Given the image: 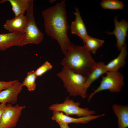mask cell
<instances>
[{
	"label": "cell",
	"mask_w": 128,
	"mask_h": 128,
	"mask_svg": "<svg viewBox=\"0 0 128 128\" xmlns=\"http://www.w3.org/2000/svg\"><path fill=\"white\" fill-rule=\"evenodd\" d=\"M114 21L115 25L114 31L112 32H106L108 35H115L117 41L116 46L118 50L120 51L125 44L126 37L127 36V33L128 29V23L124 19L119 22L117 16L114 17Z\"/></svg>",
	"instance_id": "cell-8"
},
{
	"label": "cell",
	"mask_w": 128,
	"mask_h": 128,
	"mask_svg": "<svg viewBox=\"0 0 128 128\" xmlns=\"http://www.w3.org/2000/svg\"><path fill=\"white\" fill-rule=\"evenodd\" d=\"M42 14L46 34L56 40L63 53L65 55L73 44L68 36L69 29L67 18L66 5L64 1L43 10Z\"/></svg>",
	"instance_id": "cell-1"
},
{
	"label": "cell",
	"mask_w": 128,
	"mask_h": 128,
	"mask_svg": "<svg viewBox=\"0 0 128 128\" xmlns=\"http://www.w3.org/2000/svg\"><path fill=\"white\" fill-rule=\"evenodd\" d=\"M25 105L19 106L17 104L13 106L6 104V107L0 119V128H13L17 125Z\"/></svg>",
	"instance_id": "cell-7"
},
{
	"label": "cell",
	"mask_w": 128,
	"mask_h": 128,
	"mask_svg": "<svg viewBox=\"0 0 128 128\" xmlns=\"http://www.w3.org/2000/svg\"><path fill=\"white\" fill-rule=\"evenodd\" d=\"M64 55L61 63L63 67L86 77L96 63L84 46L72 44Z\"/></svg>",
	"instance_id": "cell-2"
},
{
	"label": "cell",
	"mask_w": 128,
	"mask_h": 128,
	"mask_svg": "<svg viewBox=\"0 0 128 128\" xmlns=\"http://www.w3.org/2000/svg\"><path fill=\"white\" fill-rule=\"evenodd\" d=\"M16 80L8 81H0V92L11 86Z\"/></svg>",
	"instance_id": "cell-22"
},
{
	"label": "cell",
	"mask_w": 128,
	"mask_h": 128,
	"mask_svg": "<svg viewBox=\"0 0 128 128\" xmlns=\"http://www.w3.org/2000/svg\"><path fill=\"white\" fill-rule=\"evenodd\" d=\"M52 119L56 121H59L68 124L71 123H86L90 121L105 115L104 114L98 115H91L78 118L72 117L64 114L62 112L53 111Z\"/></svg>",
	"instance_id": "cell-10"
},
{
	"label": "cell",
	"mask_w": 128,
	"mask_h": 128,
	"mask_svg": "<svg viewBox=\"0 0 128 128\" xmlns=\"http://www.w3.org/2000/svg\"><path fill=\"white\" fill-rule=\"evenodd\" d=\"M24 34L18 32L0 33V50L4 51L13 46L20 47Z\"/></svg>",
	"instance_id": "cell-11"
},
{
	"label": "cell",
	"mask_w": 128,
	"mask_h": 128,
	"mask_svg": "<svg viewBox=\"0 0 128 128\" xmlns=\"http://www.w3.org/2000/svg\"><path fill=\"white\" fill-rule=\"evenodd\" d=\"M114 113L117 118L118 128L128 127V106L114 104L112 106Z\"/></svg>",
	"instance_id": "cell-15"
},
{
	"label": "cell",
	"mask_w": 128,
	"mask_h": 128,
	"mask_svg": "<svg viewBox=\"0 0 128 128\" xmlns=\"http://www.w3.org/2000/svg\"><path fill=\"white\" fill-rule=\"evenodd\" d=\"M127 48L126 45L125 43L120 50L118 56L105 65V68L107 71H118L119 69L124 66L127 55Z\"/></svg>",
	"instance_id": "cell-16"
},
{
	"label": "cell",
	"mask_w": 128,
	"mask_h": 128,
	"mask_svg": "<svg viewBox=\"0 0 128 128\" xmlns=\"http://www.w3.org/2000/svg\"><path fill=\"white\" fill-rule=\"evenodd\" d=\"M104 41L89 35L85 41L84 46L90 52L95 54L97 49L102 46Z\"/></svg>",
	"instance_id": "cell-18"
},
{
	"label": "cell",
	"mask_w": 128,
	"mask_h": 128,
	"mask_svg": "<svg viewBox=\"0 0 128 128\" xmlns=\"http://www.w3.org/2000/svg\"><path fill=\"white\" fill-rule=\"evenodd\" d=\"M6 103H4L0 104V119L2 113L6 107Z\"/></svg>",
	"instance_id": "cell-23"
},
{
	"label": "cell",
	"mask_w": 128,
	"mask_h": 128,
	"mask_svg": "<svg viewBox=\"0 0 128 128\" xmlns=\"http://www.w3.org/2000/svg\"><path fill=\"white\" fill-rule=\"evenodd\" d=\"M79 102H75L72 100L69 99L68 97L62 103L54 104L50 106L49 109L53 111H57L64 113L67 115H75L78 117L94 115L95 111L90 110L88 108H82L79 107Z\"/></svg>",
	"instance_id": "cell-6"
},
{
	"label": "cell",
	"mask_w": 128,
	"mask_h": 128,
	"mask_svg": "<svg viewBox=\"0 0 128 128\" xmlns=\"http://www.w3.org/2000/svg\"><path fill=\"white\" fill-rule=\"evenodd\" d=\"M75 9V12L74 14L75 15V19L74 21L71 23V32L72 34H76L82 40L84 44L89 35L78 9L76 7Z\"/></svg>",
	"instance_id": "cell-13"
},
{
	"label": "cell",
	"mask_w": 128,
	"mask_h": 128,
	"mask_svg": "<svg viewBox=\"0 0 128 128\" xmlns=\"http://www.w3.org/2000/svg\"><path fill=\"white\" fill-rule=\"evenodd\" d=\"M52 68V66L51 64L48 61H46L35 71V73L37 77L40 76Z\"/></svg>",
	"instance_id": "cell-21"
},
{
	"label": "cell",
	"mask_w": 128,
	"mask_h": 128,
	"mask_svg": "<svg viewBox=\"0 0 128 128\" xmlns=\"http://www.w3.org/2000/svg\"><path fill=\"white\" fill-rule=\"evenodd\" d=\"M37 77L34 70L28 72L22 83L23 86H26L29 91H34L36 87L35 81Z\"/></svg>",
	"instance_id": "cell-20"
},
{
	"label": "cell",
	"mask_w": 128,
	"mask_h": 128,
	"mask_svg": "<svg viewBox=\"0 0 128 128\" xmlns=\"http://www.w3.org/2000/svg\"><path fill=\"white\" fill-rule=\"evenodd\" d=\"M57 76L62 81L64 86L70 96H79L83 98L87 96V92L84 88L86 77L64 67Z\"/></svg>",
	"instance_id": "cell-3"
},
{
	"label": "cell",
	"mask_w": 128,
	"mask_h": 128,
	"mask_svg": "<svg viewBox=\"0 0 128 128\" xmlns=\"http://www.w3.org/2000/svg\"><path fill=\"white\" fill-rule=\"evenodd\" d=\"M6 1L10 3L15 16H16L21 14H24L25 11H27L29 7L30 0H2L0 1V4Z\"/></svg>",
	"instance_id": "cell-17"
},
{
	"label": "cell",
	"mask_w": 128,
	"mask_h": 128,
	"mask_svg": "<svg viewBox=\"0 0 128 128\" xmlns=\"http://www.w3.org/2000/svg\"><path fill=\"white\" fill-rule=\"evenodd\" d=\"M34 1L33 0H30L29 7L27 10L26 26L20 47L30 44H39L44 38L43 34L37 27L34 19L33 12Z\"/></svg>",
	"instance_id": "cell-4"
},
{
	"label": "cell",
	"mask_w": 128,
	"mask_h": 128,
	"mask_svg": "<svg viewBox=\"0 0 128 128\" xmlns=\"http://www.w3.org/2000/svg\"><path fill=\"white\" fill-rule=\"evenodd\" d=\"M100 4L101 7L105 9L122 10L124 7L123 3L118 0H103Z\"/></svg>",
	"instance_id": "cell-19"
},
{
	"label": "cell",
	"mask_w": 128,
	"mask_h": 128,
	"mask_svg": "<svg viewBox=\"0 0 128 128\" xmlns=\"http://www.w3.org/2000/svg\"><path fill=\"white\" fill-rule=\"evenodd\" d=\"M27 23L26 16L22 14L7 20L3 25L4 28L9 32L24 33Z\"/></svg>",
	"instance_id": "cell-12"
},
{
	"label": "cell",
	"mask_w": 128,
	"mask_h": 128,
	"mask_svg": "<svg viewBox=\"0 0 128 128\" xmlns=\"http://www.w3.org/2000/svg\"><path fill=\"white\" fill-rule=\"evenodd\" d=\"M105 65L102 62L96 63L89 71L86 76L84 86V89L86 92L93 82L107 72L105 68Z\"/></svg>",
	"instance_id": "cell-14"
},
{
	"label": "cell",
	"mask_w": 128,
	"mask_h": 128,
	"mask_svg": "<svg viewBox=\"0 0 128 128\" xmlns=\"http://www.w3.org/2000/svg\"><path fill=\"white\" fill-rule=\"evenodd\" d=\"M105 76H102L99 87L90 94L88 99L89 102L96 93L103 90H108L112 93H118L121 90L124 85V77L118 71H108Z\"/></svg>",
	"instance_id": "cell-5"
},
{
	"label": "cell",
	"mask_w": 128,
	"mask_h": 128,
	"mask_svg": "<svg viewBox=\"0 0 128 128\" xmlns=\"http://www.w3.org/2000/svg\"><path fill=\"white\" fill-rule=\"evenodd\" d=\"M59 125L60 128H70L68 124H65L59 121H56Z\"/></svg>",
	"instance_id": "cell-24"
},
{
	"label": "cell",
	"mask_w": 128,
	"mask_h": 128,
	"mask_svg": "<svg viewBox=\"0 0 128 128\" xmlns=\"http://www.w3.org/2000/svg\"><path fill=\"white\" fill-rule=\"evenodd\" d=\"M23 87L22 83L16 80L11 86L0 92V103L16 104L18 96L21 91Z\"/></svg>",
	"instance_id": "cell-9"
}]
</instances>
